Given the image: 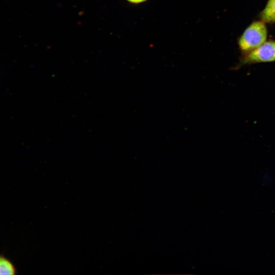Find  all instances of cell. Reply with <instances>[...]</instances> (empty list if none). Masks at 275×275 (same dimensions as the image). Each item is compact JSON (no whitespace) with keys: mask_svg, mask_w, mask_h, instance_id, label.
Here are the masks:
<instances>
[{"mask_svg":"<svg viewBox=\"0 0 275 275\" xmlns=\"http://www.w3.org/2000/svg\"><path fill=\"white\" fill-rule=\"evenodd\" d=\"M268 30L266 23L261 20L253 21L244 30L238 39V45L242 54L258 47L267 41Z\"/></svg>","mask_w":275,"mask_h":275,"instance_id":"6da1fadb","label":"cell"},{"mask_svg":"<svg viewBox=\"0 0 275 275\" xmlns=\"http://www.w3.org/2000/svg\"><path fill=\"white\" fill-rule=\"evenodd\" d=\"M275 61V41L268 40L254 49L242 54L237 67L256 63Z\"/></svg>","mask_w":275,"mask_h":275,"instance_id":"7a4b0ae2","label":"cell"},{"mask_svg":"<svg viewBox=\"0 0 275 275\" xmlns=\"http://www.w3.org/2000/svg\"><path fill=\"white\" fill-rule=\"evenodd\" d=\"M259 16L266 23L275 22V0H267Z\"/></svg>","mask_w":275,"mask_h":275,"instance_id":"3957f363","label":"cell"},{"mask_svg":"<svg viewBox=\"0 0 275 275\" xmlns=\"http://www.w3.org/2000/svg\"><path fill=\"white\" fill-rule=\"evenodd\" d=\"M16 269L12 263L6 257L0 255V274H15Z\"/></svg>","mask_w":275,"mask_h":275,"instance_id":"277c9868","label":"cell"},{"mask_svg":"<svg viewBox=\"0 0 275 275\" xmlns=\"http://www.w3.org/2000/svg\"><path fill=\"white\" fill-rule=\"evenodd\" d=\"M126 1H127L128 2L131 4L136 5V4H140L143 3L147 1L148 0H126Z\"/></svg>","mask_w":275,"mask_h":275,"instance_id":"5b68a950","label":"cell"}]
</instances>
